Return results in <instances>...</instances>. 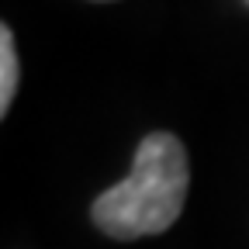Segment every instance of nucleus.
Here are the masks:
<instances>
[{"label":"nucleus","mask_w":249,"mask_h":249,"mask_svg":"<svg viewBox=\"0 0 249 249\" xmlns=\"http://www.w3.org/2000/svg\"><path fill=\"white\" fill-rule=\"evenodd\" d=\"M18 93V52L11 28H0V114L11 111V101Z\"/></svg>","instance_id":"2"},{"label":"nucleus","mask_w":249,"mask_h":249,"mask_svg":"<svg viewBox=\"0 0 249 249\" xmlns=\"http://www.w3.org/2000/svg\"><path fill=\"white\" fill-rule=\"evenodd\" d=\"M187 149L170 132H152L139 142L135 166L121 183L93 201V222L111 239H142L166 232L187 201Z\"/></svg>","instance_id":"1"}]
</instances>
